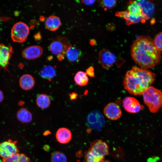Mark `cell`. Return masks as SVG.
<instances>
[{
    "instance_id": "1",
    "label": "cell",
    "mask_w": 162,
    "mask_h": 162,
    "mask_svg": "<svg viewBox=\"0 0 162 162\" xmlns=\"http://www.w3.org/2000/svg\"><path fill=\"white\" fill-rule=\"evenodd\" d=\"M130 52L135 62L144 69L152 68L160 60V51L156 48L152 40L146 36H140L134 41Z\"/></svg>"
},
{
    "instance_id": "2",
    "label": "cell",
    "mask_w": 162,
    "mask_h": 162,
    "mask_svg": "<svg viewBox=\"0 0 162 162\" xmlns=\"http://www.w3.org/2000/svg\"><path fill=\"white\" fill-rule=\"evenodd\" d=\"M155 79L154 73L134 66L127 72L124 78L123 86L130 94L140 95L151 86Z\"/></svg>"
},
{
    "instance_id": "3",
    "label": "cell",
    "mask_w": 162,
    "mask_h": 162,
    "mask_svg": "<svg viewBox=\"0 0 162 162\" xmlns=\"http://www.w3.org/2000/svg\"><path fill=\"white\" fill-rule=\"evenodd\" d=\"M144 102L150 111L156 113L162 106V92L152 86L146 89L142 94Z\"/></svg>"
},
{
    "instance_id": "4",
    "label": "cell",
    "mask_w": 162,
    "mask_h": 162,
    "mask_svg": "<svg viewBox=\"0 0 162 162\" xmlns=\"http://www.w3.org/2000/svg\"><path fill=\"white\" fill-rule=\"evenodd\" d=\"M29 31V28L26 24L21 22H17L11 29V38L14 42L22 43L27 39Z\"/></svg>"
},
{
    "instance_id": "5",
    "label": "cell",
    "mask_w": 162,
    "mask_h": 162,
    "mask_svg": "<svg viewBox=\"0 0 162 162\" xmlns=\"http://www.w3.org/2000/svg\"><path fill=\"white\" fill-rule=\"evenodd\" d=\"M88 150L95 157L102 159H104V157L109 153L107 144L100 140H96L93 142Z\"/></svg>"
},
{
    "instance_id": "6",
    "label": "cell",
    "mask_w": 162,
    "mask_h": 162,
    "mask_svg": "<svg viewBox=\"0 0 162 162\" xmlns=\"http://www.w3.org/2000/svg\"><path fill=\"white\" fill-rule=\"evenodd\" d=\"M16 143V141L9 140L0 143V157L5 158L19 153Z\"/></svg>"
},
{
    "instance_id": "7",
    "label": "cell",
    "mask_w": 162,
    "mask_h": 162,
    "mask_svg": "<svg viewBox=\"0 0 162 162\" xmlns=\"http://www.w3.org/2000/svg\"><path fill=\"white\" fill-rule=\"evenodd\" d=\"M104 116L98 111H93L87 116V122L88 125L92 129H99L102 127L104 123Z\"/></svg>"
},
{
    "instance_id": "8",
    "label": "cell",
    "mask_w": 162,
    "mask_h": 162,
    "mask_svg": "<svg viewBox=\"0 0 162 162\" xmlns=\"http://www.w3.org/2000/svg\"><path fill=\"white\" fill-rule=\"evenodd\" d=\"M13 53L11 46L0 44V66L4 70H7Z\"/></svg>"
},
{
    "instance_id": "9",
    "label": "cell",
    "mask_w": 162,
    "mask_h": 162,
    "mask_svg": "<svg viewBox=\"0 0 162 162\" xmlns=\"http://www.w3.org/2000/svg\"><path fill=\"white\" fill-rule=\"evenodd\" d=\"M99 59L103 67L108 68L112 66L116 59L115 55L111 51L103 50L99 53Z\"/></svg>"
},
{
    "instance_id": "10",
    "label": "cell",
    "mask_w": 162,
    "mask_h": 162,
    "mask_svg": "<svg viewBox=\"0 0 162 162\" xmlns=\"http://www.w3.org/2000/svg\"><path fill=\"white\" fill-rule=\"evenodd\" d=\"M122 104L124 109L131 113H137L143 108L136 99L132 97L125 98L123 100Z\"/></svg>"
},
{
    "instance_id": "11",
    "label": "cell",
    "mask_w": 162,
    "mask_h": 162,
    "mask_svg": "<svg viewBox=\"0 0 162 162\" xmlns=\"http://www.w3.org/2000/svg\"><path fill=\"white\" fill-rule=\"evenodd\" d=\"M104 112L107 118L113 120L119 118L122 113L119 106L113 103H110L106 105L104 109Z\"/></svg>"
},
{
    "instance_id": "12",
    "label": "cell",
    "mask_w": 162,
    "mask_h": 162,
    "mask_svg": "<svg viewBox=\"0 0 162 162\" xmlns=\"http://www.w3.org/2000/svg\"><path fill=\"white\" fill-rule=\"evenodd\" d=\"M43 53V50L40 46L34 45L28 46L22 51V55L25 58L32 60L40 57Z\"/></svg>"
},
{
    "instance_id": "13",
    "label": "cell",
    "mask_w": 162,
    "mask_h": 162,
    "mask_svg": "<svg viewBox=\"0 0 162 162\" xmlns=\"http://www.w3.org/2000/svg\"><path fill=\"white\" fill-rule=\"evenodd\" d=\"M135 1L139 6L145 20L148 19L152 16L154 6L151 1L141 0Z\"/></svg>"
},
{
    "instance_id": "14",
    "label": "cell",
    "mask_w": 162,
    "mask_h": 162,
    "mask_svg": "<svg viewBox=\"0 0 162 162\" xmlns=\"http://www.w3.org/2000/svg\"><path fill=\"white\" fill-rule=\"evenodd\" d=\"M69 46H66L61 41L56 40L52 41L50 44L49 49L53 54L59 55L65 53L67 49Z\"/></svg>"
},
{
    "instance_id": "15",
    "label": "cell",
    "mask_w": 162,
    "mask_h": 162,
    "mask_svg": "<svg viewBox=\"0 0 162 162\" xmlns=\"http://www.w3.org/2000/svg\"><path fill=\"white\" fill-rule=\"evenodd\" d=\"M116 16L124 18L128 25L136 24L142 20H145L141 16H136L130 14L128 10L117 12Z\"/></svg>"
},
{
    "instance_id": "16",
    "label": "cell",
    "mask_w": 162,
    "mask_h": 162,
    "mask_svg": "<svg viewBox=\"0 0 162 162\" xmlns=\"http://www.w3.org/2000/svg\"><path fill=\"white\" fill-rule=\"evenodd\" d=\"M57 140L62 144H66L69 142L72 138V134L70 130L65 128L59 129L56 133Z\"/></svg>"
},
{
    "instance_id": "17",
    "label": "cell",
    "mask_w": 162,
    "mask_h": 162,
    "mask_svg": "<svg viewBox=\"0 0 162 162\" xmlns=\"http://www.w3.org/2000/svg\"><path fill=\"white\" fill-rule=\"evenodd\" d=\"M19 82L20 86L22 89L25 90H28L34 87L35 80L31 75L25 74L20 77Z\"/></svg>"
},
{
    "instance_id": "18",
    "label": "cell",
    "mask_w": 162,
    "mask_h": 162,
    "mask_svg": "<svg viewBox=\"0 0 162 162\" xmlns=\"http://www.w3.org/2000/svg\"><path fill=\"white\" fill-rule=\"evenodd\" d=\"M61 25L59 18L57 16L51 15L46 19L45 26L48 30L54 31L57 30Z\"/></svg>"
},
{
    "instance_id": "19",
    "label": "cell",
    "mask_w": 162,
    "mask_h": 162,
    "mask_svg": "<svg viewBox=\"0 0 162 162\" xmlns=\"http://www.w3.org/2000/svg\"><path fill=\"white\" fill-rule=\"evenodd\" d=\"M81 51L75 47L70 46L67 49L65 54L68 59L71 62H77L81 55Z\"/></svg>"
},
{
    "instance_id": "20",
    "label": "cell",
    "mask_w": 162,
    "mask_h": 162,
    "mask_svg": "<svg viewBox=\"0 0 162 162\" xmlns=\"http://www.w3.org/2000/svg\"><path fill=\"white\" fill-rule=\"evenodd\" d=\"M16 116L18 120L23 123L30 122L32 118L31 112L25 108H22L20 109L17 112Z\"/></svg>"
},
{
    "instance_id": "21",
    "label": "cell",
    "mask_w": 162,
    "mask_h": 162,
    "mask_svg": "<svg viewBox=\"0 0 162 162\" xmlns=\"http://www.w3.org/2000/svg\"><path fill=\"white\" fill-rule=\"evenodd\" d=\"M51 99L50 96L44 94L38 95L36 99L37 105L43 109L48 107L51 104Z\"/></svg>"
},
{
    "instance_id": "22",
    "label": "cell",
    "mask_w": 162,
    "mask_h": 162,
    "mask_svg": "<svg viewBox=\"0 0 162 162\" xmlns=\"http://www.w3.org/2000/svg\"><path fill=\"white\" fill-rule=\"evenodd\" d=\"M39 74L44 79H51L56 76V71L53 67L50 65H46L41 69Z\"/></svg>"
},
{
    "instance_id": "23",
    "label": "cell",
    "mask_w": 162,
    "mask_h": 162,
    "mask_svg": "<svg viewBox=\"0 0 162 162\" xmlns=\"http://www.w3.org/2000/svg\"><path fill=\"white\" fill-rule=\"evenodd\" d=\"M3 162H31L30 158L25 154L17 153L10 157L3 158Z\"/></svg>"
},
{
    "instance_id": "24",
    "label": "cell",
    "mask_w": 162,
    "mask_h": 162,
    "mask_svg": "<svg viewBox=\"0 0 162 162\" xmlns=\"http://www.w3.org/2000/svg\"><path fill=\"white\" fill-rule=\"evenodd\" d=\"M74 80L76 84L80 86H84L87 84L88 78L86 73L79 71L76 74L74 77Z\"/></svg>"
},
{
    "instance_id": "25",
    "label": "cell",
    "mask_w": 162,
    "mask_h": 162,
    "mask_svg": "<svg viewBox=\"0 0 162 162\" xmlns=\"http://www.w3.org/2000/svg\"><path fill=\"white\" fill-rule=\"evenodd\" d=\"M127 10L131 14L136 16H141L144 17L139 6L135 1L130 3L128 6Z\"/></svg>"
},
{
    "instance_id": "26",
    "label": "cell",
    "mask_w": 162,
    "mask_h": 162,
    "mask_svg": "<svg viewBox=\"0 0 162 162\" xmlns=\"http://www.w3.org/2000/svg\"><path fill=\"white\" fill-rule=\"evenodd\" d=\"M52 162H67L66 156L63 153L58 151L53 152L51 157Z\"/></svg>"
},
{
    "instance_id": "27",
    "label": "cell",
    "mask_w": 162,
    "mask_h": 162,
    "mask_svg": "<svg viewBox=\"0 0 162 162\" xmlns=\"http://www.w3.org/2000/svg\"><path fill=\"white\" fill-rule=\"evenodd\" d=\"M85 162H104V159L95 157L88 150L85 153Z\"/></svg>"
},
{
    "instance_id": "28",
    "label": "cell",
    "mask_w": 162,
    "mask_h": 162,
    "mask_svg": "<svg viewBox=\"0 0 162 162\" xmlns=\"http://www.w3.org/2000/svg\"><path fill=\"white\" fill-rule=\"evenodd\" d=\"M153 42L157 49L160 51H162V32L156 35Z\"/></svg>"
},
{
    "instance_id": "29",
    "label": "cell",
    "mask_w": 162,
    "mask_h": 162,
    "mask_svg": "<svg viewBox=\"0 0 162 162\" xmlns=\"http://www.w3.org/2000/svg\"><path fill=\"white\" fill-rule=\"evenodd\" d=\"M99 2L103 7L107 8H111L115 6L117 1L116 0H102Z\"/></svg>"
},
{
    "instance_id": "30",
    "label": "cell",
    "mask_w": 162,
    "mask_h": 162,
    "mask_svg": "<svg viewBox=\"0 0 162 162\" xmlns=\"http://www.w3.org/2000/svg\"><path fill=\"white\" fill-rule=\"evenodd\" d=\"M86 73L91 77L94 76V69L93 67H89L86 69Z\"/></svg>"
},
{
    "instance_id": "31",
    "label": "cell",
    "mask_w": 162,
    "mask_h": 162,
    "mask_svg": "<svg viewBox=\"0 0 162 162\" xmlns=\"http://www.w3.org/2000/svg\"><path fill=\"white\" fill-rule=\"evenodd\" d=\"M77 96V94L75 92H73L69 94L70 99L71 100L76 99Z\"/></svg>"
},
{
    "instance_id": "32",
    "label": "cell",
    "mask_w": 162,
    "mask_h": 162,
    "mask_svg": "<svg viewBox=\"0 0 162 162\" xmlns=\"http://www.w3.org/2000/svg\"><path fill=\"white\" fill-rule=\"evenodd\" d=\"M82 2L86 5H91L93 4L95 2L94 0H82Z\"/></svg>"
},
{
    "instance_id": "33",
    "label": "cell",
    "mask_w": 162,
    "mask_h": 162,
    "mask_svg": "<svg viewBox=\"0 0 162 162\" xmlns=\"http://www.w3.org/2000/svg\"><path fill=\"white\" fill-rule=\"evenodd\" d=\"M4 98V94L2 91L0 90V103L2 102Z\"/></svg>"
}]
</instances>
